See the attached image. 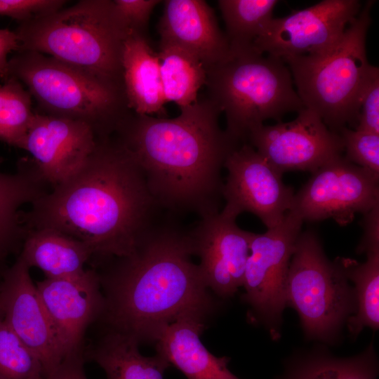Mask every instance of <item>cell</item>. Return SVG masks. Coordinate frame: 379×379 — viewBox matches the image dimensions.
<instances>
[{"label": "cell", "instance_id": "21", "mask_svg": "<svg viewBox=\"0 0 379 379\" xmlns=\"http://www.w3.org/2000/svg\"><path fill=\"white\" fill-rule=\"evenodd\" d=\"M45 184L27 159L15 173L0 172V263L20 251L25 237L20 208L45 194Z\"/></svg>", "mask_w": 379, "mask_h": 379}, {"label": "cell", "instance_id": "9", "mask_svg": "<svg viewBox=\"0 0 379 379\" xmlns=\"http://www.w3.org/2000/svg\"><path fill=\"white\" fill-rule=\"evenodd\" d=\"M302 223L297 215L288 211L277 226L251 235L243 298L274 340L281 336L288 272Z\"/></svg>", "mask_w": 379, "mask_h": 379}, {"label": "cell", "instance_id": "26", "mask_svg": "<svg viewBox=\"0 0 379 379\" xmlns=\"http://www.w3.org/2000/svg\"><path fill=\"white\" fill-rule=\"evenodd\" d=\"M366 260L359 263L350 258H338L346 277L354 283L356 311L346 325L353 337L364 328H379V246L366 249Z\"/></svg>", "mask_w": 379, "mask_h": 379}, {"label": "cell", "instance_id": "35", "mask_svg": "<svg viewBox=\"0 0 379 379\" xmlns=\"http://www.w3.org/2000/svg\"><path fill=\"white\" fill-rule=\"evenodd\" d=\"M18 48L19 41L15 31L0 29V78L4 81L8 79V55Z\"/></svg>", "mask_w": 379, "mask_h": 379}, {"label": "cell", "instance_id": "34", "mask_svg": "<svg viewBox=\"0 0 379 379\" xmlns=\"http://www.w3.org/2000/svg\"><path fill=\"white\" fill-rule=\"evenodd\" d=\"M84 350L70 354L43 379H87L84 368Z\"/></svg>", "mask_w": 379, "mask_h": 379}, {"label": "cell", "instance_id": "4", "mask_svg": "<svg viewBox=\"0 0 379 379\" xmlns=\"http://www.w3.org/2000/svg\"><path fill=\"white\" fill-rule=\"evenodd\" d=\"M131 30L114 1L81 0L20 22L15 32L18 51L48 55L124 88L122 53Z\"/></svg>", "mask_w": 379, "mask_h": 379}, {"label": "cell", "instance_id": "8", "mask_svg": "<svg viewBox=\"0 0 379 379\" xmlns=\"http://www.w3.org/2000/svg\"><path fill=\"white\" fill-rule=\"evenodd\" d=\"M349 281L338 260L331 262L326 256L318 236L301 232L290 261L286 302L298 314L306 338L327 345L338 342L356 311Z\"/></svg>", "mask_w": 379, "mask_h": 379}, {"label": "cell", "instance_id": "24", "mask_svg": "<svg viewBox=\"0 0 379 379\" xmlns=\"http://www.w3.org/2000/svg\"><path fill=\"white\" fill-rule=\"evenodd\" d=\"M138 343L129 335L111 331L84 353L85 359L98 364L107 379H164L169 363L159 354L142 356Z\"/></svg>", "mask_w": 379, "mask_h": 379}, {"label": "cell", "instance_id": "7", "mask_svg": "<svg viewBox=\"0 0 379 379\" xmlns=\"http://www.w3.org/2000/svg\"><path fill=\"white\" fill-rule=\"evenodd\" d=\"M8 77L27 87L44 114L85 122L98 138L112 135L128 112L123 88L38 52L16 51Z\"/></svg>", "mask_w": 379, "mask_h": 379}, {"label": "cell", "instance_id": "10", "mask_svg": "<svg viewBox=\"0 0 379 379\" xmlns=\"http://www.w3.org/2000/svg\"><path fill=\"white\" fill-rule=\"evenodd\" d=\"M379 176L340 156L312 173L289 211L303 222L333 219L345 226L379 204Z\"/></svg>", "mask_w": 379, "mask_h": 379}, {"label": "cell", "instance_id": "14", "mask_svg": "<svg viewBox=\"0 0 379 379\" xmlns=\"http://www.w3.org/2000/svg\"><path fill=\"white\" fill-rule=\"evenodd\" d=\"M19 255L0 281V314L39 359L44 376L65 358L59 340L29 274Z\"/></svg>", "mask_w": 379, "mask_h": 379}, {"label": "cell", "instance_id": "36", "mask_svg": "<svg viewBox=\"0 0 379 379\" xmlns=\"http://www.w3.org/2000/svg\"><path fill=\"white\" fill-rule=\"evenodd\" d=\"M2 162H3V159L0 157V165L2 164Z\"/></svg>", "mask_w": 379, "mask_h": 379}, {"label": "cell", "instance_id": "20", "mask_svg": "<svg viewBox=\"0 0 379 379\" xmlns=\"http://www.w3.org/2000/svg\"><path fill=\"white\" fill-rule=\"evenodd\" d=\"M121 62L128 109L140 115L166 117L160 60L145 34L130 31L124 42Z\"/></svg>", "mask_w": 379, "mask_h": 379}, {"label": "cell", "instance_id": "5", "mask_svg": "<svg viewBox=\"0 0 379 379\" xmlns=\"http://www.w3.org/2000/svg\"><path fill=\"white\" fill-rule=\"evenodd\" d=\"M206 72L207 97L225 113V131L239 145L266 119L279 121L285 114L305 108L286 64L264 57L254 48L230 52Z\"/></svg>", "mask_w": 379, "mask_h": 379}, {"label": "cell", "instance_id": "30", "mask_svg": "<svg viewBox=\"0 0 379 379\" xmlns=\"http://www.w3.org/2000/svg\"><path fill=\"white\" fill-rule=\"evenodd\" d=\"M338 133L345 152L344 157L379 176V134L346 126Z\"/></svg>", "mask_w": 379, "mask_h": 379}, {"label": "cell", "instance_id": "23", "mask_svg": "<svg viewBox=\"0 0 379 379\" xmlns=\"http://www.w3.org/2000/svg\"><path fill=\"white\" fill-rule=\"evenodd\" d=\"M378 361L373 342L361 353L337 357L324 345L297 352L288 358L276 379H377Z\"/></svg>", "mask_w": 379, "mask_h": 379}, {"label": "cell", "instance_id": "12", "mask_svg": "<svg viewBox=\"0 0 379 379\" xmlns=\"http://www.w3.org/2000/svg\"><path fill=\"white\" fill-rule=\"evenodd\" d=\"M227 171L222 197V212L237 218L250 212L267 229L279 225L291 210L294 192L285 185L277 171L250 144L243 143L227 157Z\"/></svg>", "mask_w": 379, "mask_h": 379}, {"label": "cell", "instance_id": "29", "mask_svg": "<svg viewBox=\"0 0 379 379\" xmlns=\"http://www.w3.org/2000/svg\"><path fill=\"white\" fill-rule=\"evenodd\" d=\"M42 364L0 314V379H43Z\"/></svg>", "mask_w": 379, "mask_h": 379}, {"label": "cell", "instance_id": "11", "mask_svg": "<svg viewBox=\"0 0 379 379\" xmlns=\"http://www.w3.org/2000/svg\"><path fill=\"white\" fill-rule=\"evenodd\" d=\"M361 11L357 0H324L280 18H272L253 43L258 53L287 60L333 46Z\"/></svg>", "mask_w": 379, "mask_h": 379}, {"label": "cell", "instance_id": "3", "mask_svg": "<svg viewBox=\"0 0 379 379\" xmlns=\"http://www.w3.org/2000/svg\"><path fill=\"white\" fill-rule=\"evenodd\" d=\"M172 216L156 222L129 255L107 260L108 267L97 271L105 292L102 316L112 331L138 342L155 340L180 317L203 315L209 303L199 266L192 260L189 230Z\"/></svg>", "mask_w": 379, "mask_h": 379}, {"label": "cell", "instance_id": "27", "mask_svg": "<svg viewBox=\"0 0 379 379\" xmlns=\"http://www.w3.org/2000/svg\"><path fill=\"white\" fill-rule=\"evenodd\" d=\"M277 0H219L230 52L253 48V43L272 18Z\"/></svg>", "mask_w": 379, "mask_h": 379}, {"label": "cell", "instance_id": "22", "mask_svg": "<svg viewBox=\"0 0 379 379\" xmlns=\"http://www.w3.org/2000/svg\"><path fill=\"white\" fill-rule=\"evenodd\" d=\"M19 255L29 268L36 267L53 279L79 275L92 259L85 244L51 229L27 231Z\"/></svg>", "mask_w": 379, "mask_h": 379}, {"label": "cell", "instance_id": "13", "mask_svg": "<svg viewBox=\"0 0 379 379\" xmlns=\"http://www.w3.org/2000/svg\"><path fill=\"white\" fill-rule=\"evenodd\" d=\"M289 122L264 124L249 135V144L277 171H310L342 156L338 133L330 130L314 111L303 108Z\"/></svg>", "mask_w": 379, "mask_h": 379}, {"label": "cell", "instance_id": "15", "mask_svg": "<svg viewBox=\"0 0 379 379\" xmlns=\"http://www.w3.org/2000/svg\"><path fill=\"white\" fill-rule=\"evenodd\" d=\"M98 136L89 124L45 114H34L22 149L46 184L53 187L76 173L93 152Z\"/></svg>", "mask_w": 379, "mask_h": 379}, {"label": "cell", "instance_id": "28", "mask_svg": "<svg viewBox=\"0 0 379 379\" xmlns=\"http://www.w3.org/2000/svg\"><path fill=\"white\" fill-rule=\"evenodd\" d=\"M0 84V141L22 149L34 118L32 96L22 84L8 77Z\"/></svg>", "mask_w": 379, "mask_h": 379}, {"label": "cell", "instance_id": "31", "mask_svg": "<svg viewBox=\"0 0 379 379\" xmlns=\"http://www.w3.org/2000/svg\"><path fill=\"white\" fill-rule=\"evenodd\" d=\"M354 129L379 134V70L377 67L359 94Z\"/></svg>", "mask_w": 379, "mask_h": 379}, {"label": "cell", "instance_id": "25", "mask_svg": "<svg viewBox=\"0 0 379 379\" xmlns=\"http://www.w3.org/2000/svg\"><path fill=\"white\" fill-rule=\"evenodd\" d=\"M158 54L166 102H174L180 109L195 102L199 89L206 85L205 65L175 45L159 44Z\"/></svg>", "mask_w": 379, "mask_h": 379}, {"label": "cell", "instance_id": "16", "mask_svg": "<svg viewBox=\"0 0 379 379\" xmlns=\"http://www.w3.org/2000/svg\"><path fill=\"white\" fill-rule=\"evenodd\" d=\"M237 218L221 211L199 219L189 234L193 255L208 288L222 297L242 286L250 253L251 232L241 230Z\"/></svg>", "mask_w": 379, "mask_h": 379}, {"label": "cell", "instance_id": "18", "mask_svg": "<svg viewBox=\"0 0 379 379\" xmlns=\"http://www.w3.org/2000/svg\"><path fill=\"white\" fill-rule=\"evenodd\" d=\"M164 4L158 24L159 44L175 45L188 51L206 68L230 55L226 36L206 1L166 0Z\"/></svg>", "mask_w": 379, "mask_h": 379}, {"label": "cell", "instance_id": "6", "mask_svg": "<svg viewBox=\"0 0 379 379\" xmlns=\"http://www.w3.org/2000/svg\"><path fill=\"white\" fill-rule=\"evenodd\" d=\"M373 4L366 2L331 48L285 62L305 107L316 112L337 133L348 124L354 128L359 94L376 67L368 63L366 52Z\"/></svg>", "mask_w": 379, "mask_h": 379}, {"label": "cell", "instance_id": "32", "mask_svg": "<svg viewBox=\"0 0 379 379\" xmlns=\"http://www.w3.org/2000/svg\"><path fill=\"white\" fill-rule=\"evenodd\" d=\"M63 0H0V16L20 22L58 11L65 4Z\"/></svg>", "mask_w": 379, "mask_h": 379}, {"label": "cell", "instance_id": "19", "mask_svg": "<svg viewBox=\"0 0 379 379\" xmlns=\"http://www.w3.org/2000/svg\"><path fill=\"white\" fill-rule=\"evenodd\" d=\"M202 315H187L163 328L156 337L158 354L187 379H239L227 368L230 358L217 357L202 344Z\"/></svg>", "mask_w": 379, "mask_h": 379}, {"label": "cell", "instance_id": "33", "mask_svg": "<svg viewBox=\"0 0 379 379\" xmlns=\"http://www.w3.org/2000/svg\"><path fill=\"white\" fill-rule=\"evenodd\" d=\"M120 15L130 29L145 34L151 13L160 0H114Z\"/></svg>", "mask_w": 379, "mask_h": 379}, {"label": "cell", "instance_id": "17", "mask_svg": "<svg viewBox=\"0 0 379 379\" xmlns=\"http://www.w3.org/2000/svg\"><path fill=\"white\" fill-rule=\"evenodd\" d=\"M36 288L65 357L83 351L84 333L102 316L105 298L97 270L69 277L45 278Z\"/></svg>", "mask_w": 379, "mask_h": 379}, {"label": "cell", "instance_id": "1", "mask_svg": "<svg viewBox=\"0 0 379 379\" xmlns=\"http://www.w3.org/2000/svg\"><path fill=\"white\" fill-rule=\"evenodd\" d=\"M22 213L25 232L51 229L85 244L94 267L129 255L160 208L144 175L113 135L98 138L83 166Z\"/></svg>", "mask_w": 379, "mask_h": 379}, {"label": "cell", "instance_id": "2", "mask_svg": "<svg viewBox=\"0 0 379 379\" xmlns=\"http://www.w3.org/2000/svg\"><path fill=\"white\" fill-rule=\"evenodd\" d=\"M221 112L208 97L168 119L128 113L114 136L140 168L160 208L199 219L220 212L225 161L240 145L219 125Z\"/></svg>", "mask_w": 379, "mask_h": 379}]
</instances>
